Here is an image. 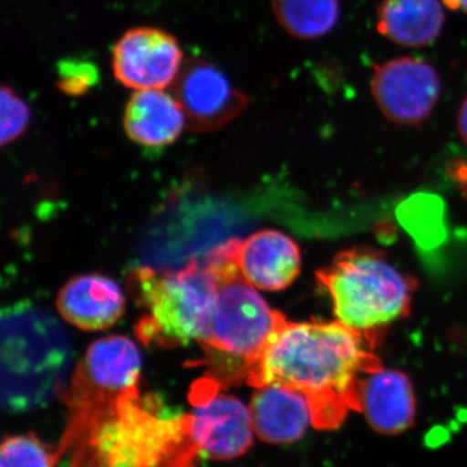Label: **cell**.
Here are the masks:
<instances>
[{
	"instance_id": "cell-1",
	"label": "cell",
	"mask_w": 467,
	"mask_h": 467,
	"mask_svg": "<svg viewBox=\"0 0 467 467\" xmlns=\"http://www.w3.org/2000/svg\"><path fill=\"white\" fill-rule=\"evenodd\" d=\"M365 335L339 321L288 322L247 378L250 386L279 384L308 399L313 426L334 430L361 411L365 379L383 368Z\"/></svg>"
},
{
	"instance_id": "cell-2",
	"label": "cell",
	"mask_w": 467,
	"mask_h": 467,
	"mask_svg": "<svg viewBox=\"0 0 467 467\" xmlns=\"http://www.w3.org/2000/svg\"><path fill=\"white\" fill-rule=\"evenodd\" d=\"M57 453L67 467H199L202 451L192 414L165 416L137 389L61 436Z\"/></svg>"
},
{
	"instance_id": "cell-3",
	"label": "cell",
	"mask_w": 467,
	"mask_h": 467,
	"mask_svg": "<svg viewBox=\"0 0 467 467\" xmlns=\"http://www.w3.org/2000/svg\"><path fill=\"white\" fill-rule=\"evenodd\" d=\"M235 242L221 245L207 260L216 275L217 294L211 328L201 346L209 377L223 389L247 382L273 337L287 324L242 275L234 256Z\"/></svg>"
},
{
	"instance_id": "cell-4",
	"label": "cell",
	"mask_w": 467,
	"mask_h": 467,
	"mask_svg": "<svg viewBox=\"0 0 467 467\" xmlns=\"http://www.w3.org/2000/svg\"><path fill=\"white\" fill-rule=\"evenodd\" d=\"M70 362L72 347L57 319L24 304L3 312V407L36 410L61 398Z\"/></svg>"
},
{
	"instance_id": "cell-5",
	"label": "cell",
	"mask_w": 467,
	"mask_h": 467,
	"mask_svg": "<svg viewBox=\"0 0 467 467\" xmlns=\"http://www.w3.org/2000/svg\"><path fill=\"white\" fill-rule=\"evenodd\" d=\"M317 281L333 300L337 321L365 335L374 346L387 326L410 310L413 281L373 248L339 252L318 270Z\"/></svg>"
},
{
	"instance_id": "cell-6",
	"label": "cell",
	"mask_w": 467,
	"mask_h": 467,
	"mask_svg": "<svg viewBox=\"0 0 467 467\" xmlns=\"http://www.w3.org/2000/svg\"><path fill=\"white\" fill-rule=\"evenodd\" d=\"M134 281L150 312L137 326L140 340L180 347L207 337L217 294L216 275L207 263L167 275L144 267L134 273Z\"/></svg>"
},
{
	"instance_id": "cell-7",
	"label": "cell",
	"mask_w": 467,
	"mask_h": 467,
	"mask_svg": "<svg viewBox=\"0 0 467 467\" xmlns=\"http://www.w3.org/2000/svg\"><path fill=\"white\" fill-rule=\"evenodd\" d=\"M140 349L129 337L110 335L92 343L61 395L67 407L63 435L73 434L119 399L140 389Z\"/></svg>"
},
{
	"instance_id": "cell-8",
	"label": "cell",
	"mask_w": 467,
	"mask_h": 467,
	"mask_svg": "<svg viewBox=\"0 0 467 467\" xmlns=\"http://www.w3.org/2000/svg\"><path fill=\"white\" fill-rule=\"evenodd\" d=\"M211 377L192 384L189 399L192 404V435L202 453L211 459H238L250 450L254 430L250 407Z\"/></svg>"
},
{
	"instance_id": "cell-9",
	"label": "cell",
	"mask_w": 467,
	"mask_h": 467,
	"mask_svg": "<svg viewBox=\"0 0 467 467\" xmlns=\"http://www.w3.org/2000/svg\"><path fill=\"white\" fill-rule=\"evenodd\" d=\"M370 88L387 119L399 125H418L438 104L441 81L431 64L402 57L374 66Z\"/></svg>"
},
{
	"instance_id": "cell-10",
	"label": "cell",
	"mask_w": 467,
	"mask_h": 467,
	"mask_svg": "<svg viewBox=\"0 0 467 467\" xmlns=\"http://www.w3.org/2000/svg\"><path fill=\"white\" fill-rule=\"evenodd\" d=\"M183 63L180 43L158 27L128 30L113 48L112 67L116 78L135 91L171 88Z\"/></svg>"
},
{
	"instance_id": "cell-11",
	"label": "cell",
	"mask_w": 467,
	"mask_h": 467,
	"mask_svg": "<svg viewBox=\"0 0 467 467\" xmlns=\"http://www.w3.org/2000/svg\"><path fill=\"white\" fill-rule=\"evenodd\" d=\"M171 92L184 110L187 126L199 133L218 130L248 106V98L202 58L184 61Z\"/></svg>"
},
{
	"instance_id": "cell-12",
	"label": "cell",
	"mask_w": 467,
	"mask_h": 467,
	"mask_svg": "<svg viewBox=\"0 0 467 467\" xmlns=\"http://www.w3.org/2000/svg\"><path fill=\"white\" fill-rule=\"evenodd\" d=\"M234 256L242 275L259 290H285L300 275L299 245L278 230H261L243 242L236 239Z\"/></svg>"
},
{
	"instance_id": "cell-13",
	"label": "cell",
	"mask_w": 467,
	"mask_h": 467,
	"mask_svg": "<svg viewBox=\"0 0 467 467\" xmlns=\"http://www.w3.org/2000/svg\"><path fill=\"white\" fill-rule=\"evenodd\" d=\"M61 317L85 331L109 328L124 315L125 296L121 287L109 276H76L57 296Z\"/></svg>"
},
{
	"instance_id": "cell-14",
	"label": "cell",
	"mask_w": 467,
	"mask_h": 467,
	"mask_svg": "<svg viewBox=\"0 0 467 467\" xmlns=\"http://www.w3.org/2000/svg\"><path fill=\"white\" fill-rule=\"evenodd\" d=\"M254 434L270 444H290L313 425L312 410L304 393L279 384L259 387L250 404Z\"/></svg>"
},
{
	"instance_id": "cell-15",
	"label": "cell",
	"mask_w": 467,
	"mask_h": 467,
	"mask_svg": "<svg viewBox=\"0 0 467 467\" xmlns=\"http://www.w3.org/2000/svg\"><path fill=\"white\" fill-rule=\"evenodd\" d=\"M361 411L379 434L407 431L416 418V398L409 378L386 368L368 376L362 386Z\"/></svg>"
},
{
	"instance_id": "cell-16",
	"label": "cell",
	"mask_w": 467,
	"mask_h": 467,
	"mask_svg": "<svg viewBox=\"0 0 467 467\" xmlns=\"http://www.w3.org/2000/svg\"><path fill=\"white\" fill-rule=\"evenodd\" d=\"M186 115L171 92L165 90L135 91L126 104V135L140 146L150 149L171 146L180 138Z\"/></svg>"
},
{
	"instance_id": "cell-17",
	"label": "cell",
	"mask_w": 467,
	"mask_h": 467,
	"mask_svg": "<svg viewBox=\"0 0 467 467\" xmlns=\"http://www.w3.org/2000/svg\"><path fill=\"white\" fill-rule=\"evenodd\" d=\"M444 23L441 0H382L378 8V32L405 47L431 45Z\"/></svg>"
},
{
	"instance_id": "cell-18",
	"label": "cell",
	"mask_w": 467,
	"mask_h": 467,
	"mask_svg": "<svg viewBox=\"0 0 467 467\" xmlns=\"http://www.w3.org/2000/svg\"><path fill=\"white\" fill-rule=\"evenodd\" d=\"M279 26L297 39H317L334 29L340 17L339 0H273Z\"/></svg>"
},
{
	"instance_id": "cell-19",
	"label": "cell",
	"mask_w": 467,
	"mask_h": 467,
	"mask_svg": "<svg viewBox=\"0 0 467 467\" xmlns=\"http://www.w3.org/2000/svg\"><path fill=\"white\" fill-rule=\"evenodd\" d=\"M57 447L34 434L5 436L0 447V467H57Z\"/></svg>"
},
{
	"instance_id": "cell-20",
	"label": "cell",
	"mask_w": 467,
	"mask_h": 467,
	"mask_svg": "<svg viewBox=\"0 0 467 467\" xmlns=\"http://www.w3.org/2000/svg\"><path fill=\"white\" fill-rule=\"evenodd\" d=\"M0 109H2V146L16 140L26 130L30 122L29 106L18 97L17 92L8 86L0 91Z\"/></svg>"
},
{
	"instance_id": "cell-21",
	"label": "cell",
	"mask_w": 467,
	"mask_h": 467,
	"mask_svg": "<svg viewBox=\"0 0 467 467\" xmlns=\"http://www.w3.org/2000/svg\"><path fill=\"white\" fill-rule=\"evenodd\" d=\"M94 67L86 66V64H64L60 70L61 90L70 95L84 94L88 88H91L95 82Z\"/></svg>"
},
{
	"instance_id": "cell-22",
	"label": "cell",
	"mask_w": 467,
	"mask_h": 467,
	"mask_svg": "<svg viewBox=\"0 0 467 467\" xmlns=\"http://www.w3.org/2000/svg\"><path fill=\"white\" fill-rule=\"evenodd\" d=\"M457 124H459L461 138L467 144V98L463 100L462 106H461Z\"/></svg>"
},
{
	"instance_id": "cell-23",
	"label": "cell",
	"mask_w": 467,
	"mask_h": 467,
	"mask_svg": "<svg viewBox=\"0 0 467 467\" xmlns=\"http://www.w3.org/2000/svg\"><path fill=\"white\" fill-rule=\"evenodd\" d=\"M442 3L453 11H462L467 14V0H442Z\"/></svg>"
}]
</instances>
